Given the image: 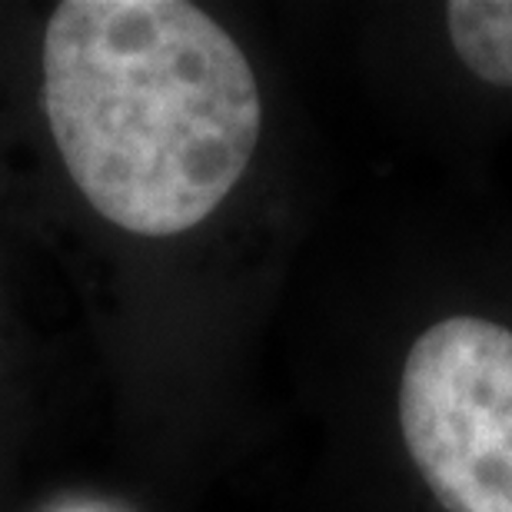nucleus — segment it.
Returning a JSON list of instances; mask_svg holds the SVG:
<instances>
[{
  "label": "nucleus",
  "instance_id": "1",
  "mask_svg": "<svg viewBox=\"0 0 512 512\" xmlns=\"http://www.w3.org/2000/svg\"><path fill=\"white\" fill-rule=\"evenodd\" d=\"M44 110L70 180L140 237L197 227L256 150L250 60L183 0H64L47 20Z\"/></svg>",
  "mask_w": 512,
  "mask_h": 512
},
{
  "label": "nucleus",
  "instance_id": "2",
  "mask_svg": "<svg viewBox=\"0 0 512 512\" xmlns=\"http://www.w3.org/2000/svg\"><path fill=\"white\" fill-rule=\"evenodd\" d=\"M399 426L446 512H512V330L449 316L409 346Z\"/></svg>",
  "mask_w": 512,
  "mask_h": 512
},
{
  "label": "nucleus",
  "instance_id": "3",
  "mask_svg": "<svg viewBox=\"0 0 512 512\" xmlns=\"http://www.w3.org/2000/svg\"><path fill=\"white\" fill-rule=\"evenodd\" d=\"M446 24L459 60L479 80L512 87V0H456Z\"/></svg>",
  "mask_w": 512,
  "mask_h": 512
}]
</instances>
